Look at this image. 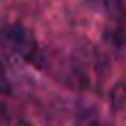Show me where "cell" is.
I'll return each instance as SVG.
<instances>
[{"label": "cell", "instance_id": "cell-1", "mask_svg": "<svg viewBox=\"0 0 126 126\" xmlns=\"http://www.w3.org/2000/svg\"><path fill=\"white\" fill-rule=\"evenodd\" d=\"M6 40L11 42L13 50L21 59H25V61L40 67V63H42L40 46H38L36 38H34V34L30 30H25L23 25H11V27H6Z\"/></svg>", "mask_w": 126, "mask_h": 126}, {"label": "cell", "instance_id": "cell-2", "mask_svg": "<svg viewBox=\"0 0 126 126\" xmlns=\"http://www.w3.org/2000/svg\"><path fill=\"white\" fill-rule=\"evenodd\" d=\"M0 93L2 94H9L11 93V84H9V78H6V72L0 63Z\"/></svg>", "mask_w": 126, "mask_h": 126}, {"label": "cell", "instance_id": "cell-3", "mask_svg": "<svg viewBox=\"0 0 126 126\" xmlns=\"http://www.w3.org/2000/svg\"><path fill=\"white\" fill-rule=\"evenodd\" d=\"M19 126H32V124H30V122H23V120H21V122H19Z\"/></svg>", "mask_w": 126, "mask_h": 126}]
</instances>
